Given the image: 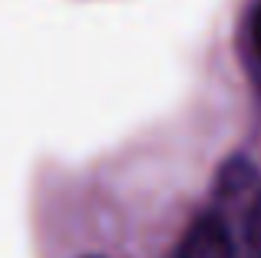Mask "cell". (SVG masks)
Masks as SVG:
<instances>
[{
	"mask_svg": "<svg viewBox=\"0 0 261 258\" xmlns=\"http://www.w3.org/2000/svg\"><path fill=\"white\" fill-rule=\"evenodd\" d=\"M93 258H99V255H93Z\"/></svg>",
	"mask_w": 261,
	"mask_h": 258,
	"instance_id": "obj_4",
	"label": "cell"
},
{
	"mask_svg": "<svg viewBox=\"0 0 261 258\" xmlns=\"http://www.w3.org/2000/svg\"><path fill=\"white\" fill-rule=\"evenodd\" d=\"M215 209L235 228L242 258H261V172L248 156H231L215 175Z\"/></svg>",
	"mask_w": 261,
	"mask_h": 258,
	"instance_id": "obj_1",
	"label": "cell"
},
{
	"mask_svg": "<svg viewBox=\"0 0 261 258\" xmlns=\"http://www.w3.org/2000/svg\"><path fill=\"white\" fill-rule=\"evenodd\" d=\"M175 258H242L238 235L222 215V209L212 205L192 222L175 248Z\"/></svg>",
	"mask_w": 261,
	"mask_h": 258,
	"instance_id": "obj_2",
	"label": "cell"
},
{
	"mask_svg": "<svg viewBox=\"0 0 261 258\" xmlns=\"http://www.w3.org/2000/svg\"><path fill=\"white\" fill-rule=\"evenodd\" d=\"M245 40H248L251 57L261 63V0H255V4H251L248 17H245Z\"/></svg>",
	"mask_w": 261,
	"mask_h": 258,
	"instance_id": "obj_3",
	"label": "cell"
}]
</instances>
